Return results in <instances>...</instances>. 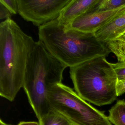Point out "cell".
Wrapping results in <instances>:
<instances>
[{"label":"cell","instance_id":"cell-1","mask_svg":"<svg viewBox=\"0 0 125 125\" xmlns=\"http://www.w3.org/2000/svg\"><path fill=\"white\" fill-rule=\"evenodd\" d=\"M36 42L13 20L0 24V95L10 102L23 88L28 58Z\"/></svg>","mask_w":125,"mask_h":125},{"label":"cell","instance_id":"cell-2","mask_svg":"<svg viewBox=\"0 0 125 125\" xmlns=\"http://www.w3.org/2000/svg\"><path fill=\"white\" fill-rule=\"evenodd\" d=\"M39 41L58 60L70 68L97 56H108L110 50L94 33L66 28L57 19L39 27Z\"/></svg>","mask_w":125,"mask_h":125},{"label":"cell","instance_id":"cell-3","mask_svg":"<svg viewBox=\"0 0 125 125\" xmlns=\"http://www.w3.org/2000/svg\"><path fill=\"white\" fill-rule=\"evenodd\" d=\"M67 67L51 54L41 42H36L28 61L23 88L39 121L50 111L49 89L62 83Z\"/></svg>","mask_w":125,"mask_h":125},{"label":"cell","instance_id":"cell-4","mask_svg":"<svg viewBox=\"0 0 125 125\" xmlns=\"http://www.w3.org/2000/svg\"><path fill=\"white\" fill-rule=\"evenodd\" d=\"M69 73L75 92L85 101L101 106L117 99V75L105 56H97L71 67Z\"/></svg>","mask_w":125,"mask_h":125},{"label":"cell","instance_id":"cell-5","mask_svg":"<svg viewBox=\"0 0 125 125\" xmlns=\"http://www.w3.org/2000/svg\"><path fill=\"white\" fill-rule=\"evenodd\" d=\"M47 100L50 110L62 115L72 125H112L104 112L94 107L62 83L49 88Z\"/></svg>","mask_w":125,"mask_h":125},{"label":"cell","instance_id":"cell-6","mask_svg":"<svg viewBox=\"0 0 125 125\" xmlns=\"http://www.w3.org/2000/svg\"><path fill=\"white\" fill-rule=\"evenodd\" d=\"M72 0H17L18 12L25 21L39 27L58 19Z\"/></svg>","mask_w":125,"mask_h":125},{"label":"cell","instance_id":"cell-7","mask_svg":"<svg viewBox=\"0 0 125 125\" xmlns=\"http://www.w3.org/2000/svg\"><path fill=\"white\" fill-rule=\"evenodd\" d=\"M93 9L72 21L66 28L94 33L113 19L125 11V4L111 10L100 11Z\"/></svg>","mask_w":125,"mask_h":125},{"label":"cell","instance_id":"cell-8","mask_svg":"<svg viewBox=\"0 0 125 125\" xmlns=\"http://www.w3.org/2000/svg\"><path fill=\"white\" fill-rule=\"evenodd\" d=\"M101 0H72L61 12L57 19L60 24L66 26L82 14L90 10Z\"/></svg>","mask_w":125,"mask_h":125},{"label":"cell","instance_id":"cell-9","mask_svg":"<svg viewBox=\"0 0 125 125\" xmlns=\"http://www.w3.org/2000/svg\"><path fill=\"white\" fill-rule=\"evenodd\" d=\"M125 33V11L97 30L94 34L103 43L116 39Z\"/></svg>","mask_w":125,"mask_h":125},{"label":"cell","instance_id":"cell-10","mask_svg":"<svg viewBox=\"0 0 125 125\" xmlns=\"http://www.w3.org/2000/svg\"><path fill=\"white\" fill-rule=\"evenodd\" d=\"M108 119L115 125H125V101L118 100L109 110Z\"/></svg>","mask_w":125,"mask_h":125},{"label":"cell","instance_id":"cell-11","mask_svg":"<svg viewBox=\"0 0 125 125\" xmlns=\"http://www.w3.org/2000/svg\"><path fill=\"white\" fill-rule=\"evenodd\" d=\"M105 44L110 52L115 55L118 62H125V42L117 38Z\"/></svg>","mask_w":125,"mask_h":125},{"label":"cell","instance_id":"cell-12","mask_svg":"<svg viewBox=\"0 0 125 125\" xmlns=\"http://www.w3.org/2000/svg\"><path fill=\"white\" fill-rule=\"evenodd\" d=\"M39 122L40 125H72L62 115L51 110Z\"/></svg>","mask_w":125,"mask_h":125},{"label":"cell","instance_id":"cell-13","mask_svg":"<svg viewBox=\"0 0 125 125\" xmlns=\"http://www.w3.org/2000/svg\"><path fill=\"white\" fill-rule=\"evenodd\" d=\"M125 4V0H101L94 9L100 11L111 10L120 8Z\"/></svg>","mask_w":125,"mask_h":125},{"label":"cell","instance_id":"cell-14","mask_svg":"<svg viewBox=\"0 0 125 125\" xmlns=\"http://www.w3.org/2000/svg\"><path fill=\"white\" fill-rule=\"evenodd\" d=\"M117 75V80H125V62L111 63Z\"/></svg>","mask_w":125,"mask_h":125},{"label":"cell","instance_id":"cell-15","mask_svg":"<svg viewBox=\"0 0 125 125\" xmlns=\"http://www.w3.org/2000/svg\"><path fill=\"white\" fill-rule=\"evenodd\" d=\"M0 3L5 6L13 15L18 13V4L17 0H0Z\"/></svg>","mask_w":125,"mask_h":125},{"label":"cell","instance_id":"cell-16","mask_svg":"<svg viewBox=\"0 0 125 125\" xmlns=\"http://www.w3.org/2000/svg\"><path fill=\"white\" fill-rule=\"evenodd\" d=\"M13 14L4 5L0 3V19L1 20L11 19Z\"/></svg>","mask_w":125,"mask_h":125},{"label":"cell","instance_id":"cell-17","mask_svg":"<svg viewBox=\"0 0 125 125\" xmlns=\"http://www.w3.org/2000/svg\"><path fill=\"white\" fill-rule=\"evenodd\" d=\"M116 93L117 96H120L125 93V80L117 81L116 85Z\"/></svg>","mask_w":125,"mask_h":125},{"label":"cell","instance_id":"cell-18","mask_svg":"<svg viewBox=\"0 0 125 125\" xmlns=\"http://www.w3.org/2000/svg\"><path fill=\"white\" fill-rule=\"evenodd\" d=\"M17 125H40L39 122L35 121H21Z\"/></svg>","mask_w":125,"mask_h":125},{"label":"cell","instance_id":"cell-19","mask_svg":"<svg viewBox=\"0 0 125 125\" xmlns=\"http://www.w3.org/2000/svg\"><path fill=\"white\" fill-rule=\"evenodd\" d=\"M0 125H10L6 123L4 121H3L2 120H0Z\"/></svg>","mask_w":125,"mask_h":125}]
</instances>
